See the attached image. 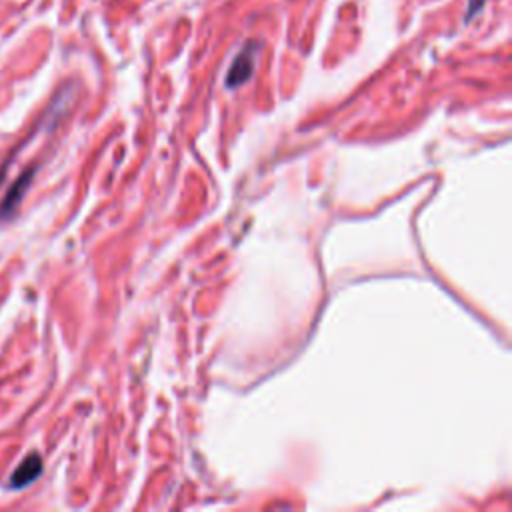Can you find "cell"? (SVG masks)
<instances>
[{
	"mask_svg": "<svg viewBox=\"0 0 512 512\" xmlns=\"http://www.w3.org/2000/svg\"><path fill=\"white\" fill-rule=\"evenodd\" d=\"M34 172H36V166L26 168V170L8 186V190H6V194H4V198H2V202H0V220L10 218V216L16 212V208L20 206V202H22V198H24V194H26L30 182H32Z\"/></svg>",
	"mask_w": 512,
	"mask_h": 512,
	"instance_id": "obj_1",
	"label": "cell"
},
{
	"mask_svg": "<svg viewBox=\"0 0 512 512\" xmlns=\"http://www.w3.org/2000/svg\"><path fill=\"white\" fill-rule=\"evenodd\" d=\"M254 56H256V50H254V44H246L242 48V52H238V56L234 58L230 70H228V76H226V86L228 88H236L240 84H244L252 72H254Z\"/></svg>",
	"mask_w": 512,
	"mask_h": 512,
	"instance_id": "obj_2",
	"label": "cell"
},
{
	"mask_svg": "<svg viewBox=\"0 0 512 512\" xmlns=\"http://www.w3.org/2000/svg\"><path fill=\"white\" fill-rule=\"evenodd\" d=\"M40 474H42V456H40L38 452H30V454L16 466V470L10 474L8 486H10L12 490L26 488V486L32 484Z\"/></svg>",
	"mask_w": 512,
	"mask_h": 512,
	"instance_id": "obj_3",
	"label": "cell"
},
{
	"mask_svg": "<svg viewBox=\"0 0 512 512\" xmlns=\"http://www.w3.org/2000/svg\"><path fill=\"white\" fill-rule=\"evenodd\" d=\"M486 0H468V10H466V20H470L474 14H478L482 10Z\"/></svg>",
	"mask_w": 512,
	"mask_h": 512,
	"instance_id": "obj_4",
	"label": "cell"
}]
</instances>
